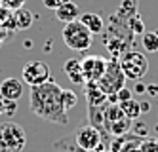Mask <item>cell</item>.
I'll return each instance as SVG.
<instances>
[{
	"label": "cell",
	"instance_id": "6da1fadb",
	"mask_svg": "<svg viewBox=\"0 0 158 152\" xmlns=\"http://www.w3.org/2000/svg\"><path fill=\"white\" fill-rule=\"evenodd\" d=\"M31 109L42 120L53 124L69 122V116H67L63 105V88H59L52 80L31 88Z\"/></svg>",
	"mask_w": 158,
	"mask_h": 152
},
{
	"label": "cell",
	"instance_id": "7a4b0ae2",
	"mask_svg": "<svg viewBox=\"0 0 158 152\" xmlns=\"http://www.w3.org/2000/svg\"><path fill=\"white\" fill-rule=\"evenodd\" d=\"M61 36H63L65 46L73 51H86V50H89V46L94 42V34L82 25L80 19L65 23Z\"/></svg>",
	"mask_w": 158,
	"mask_h": 152
},
{
	"label": "cell",
	"instance_id": "3957f363",
	"mask_svg": "<svg viewBox=\"0 0 158 152\" xmlns=\"http://www.w3.org/2000/svg\"><path fill=\"white\" fill-rule=\"evenodd\" d=\"M27 145L25 129L15 122L0 124V152H23Z\"/></svg>",
	"mask_w": 158,
	"mask_h": 152
},
{
	"label": "cell",
	"instance_id": "277c9868",
	"mask_svg": "<svg viewBox=\"0 0 158 152\" xmlns=\"http://www.w3.org/2000/svg\"><path fill=\"white\" fill-rule=\"evenodd\" d=\"M126 80H141L149 71V59L141 51H126L118 57Z\"/></svg>",
	"mask_w": 158,
	"mask_h": 152
},
{
	"label": "cell",
	"instance_id": "5b68a950",
	"mask_svg": "<svg viewBox=\"0 0 158 152\" xmlns=\"http://www.w3.org/2000/svg\"><path fill=\"white\" fill-rule=\"evenodd\" d=\"M124 82H126V76H124V72H122L120 61L118 59H110L109 65H107L105 74L97 80V84L107 95H114L120 88H124Z\"/></svg>",
	"mask_w": 158,
	"mask_h": 152
},
{
	"label": "cell",
	"instance_id": "8992f818",
	"mask_svg": "<svg viewBox=\"0 0 158 152\" xmlns=\"http://www.w3.org/2000/svg\"><path fill=\"white\" fill-rule=\"evenodd\" d=\"M21 80L23 84L32 86H40L44 82L52 80V72H50V67L48 63L44 61H29L23 65V71H21Z\"/></svg>",
	"mask_w": 158,
	"mask_h": 152
},
{
	"label": "cell",
	"instance_id": "52a82bcc",
	"mask_svg": "<svg viewBox=\"0 0 158 152\" xmlns=\"http://www.w3.org/2000/svg\"><path fill=\"white\" fill-rule=\"evenodd\" d=\"M76 145L80 146L82 150L86 152H92L95 148L101 146V141H103V135L99 133L97 127H94L92 124H86V125H80L78 129L73 133Z\"/></svg>",
	"mask_w": 158,
	"mask_h": 152
},
{
	"label": "cell",
	"instance_id": "ba28073f",
	"mask_svg": "<svg viewBox=\"0 0 158 152\" xmlns=\"http://www.w3.org/2000/svg\"><path fill=\"white\" fill-rule=\"evenodd\" d=\"M80 61H82V74H84L86 82H97L105 74L107 65H109V61L101 55H88Z\"/></svg>",
	"mask_w": 158,
	"mask_h": 152
},
{
	"label": "cell",
	"instance_id": "9c48e42d",
	"mask_svg": "<svg viewBox=\"0 0 158 152\" xmlns=\"http://www.w3.org/2000/svg\"><path fill=\"white\" fill-rule=\"evenodd\" d=\"M0 95L6 97V99H12V101H17L23 95V80L19 78H4L0 82Z\"/></svg>",
	"mask_w": 158,
	"mask_h": 152
},
{
	"label": "cell",
	"instance_id": "30bf717a",
	"mask_svg": "<svg viewBox=\"0 0 158 152\" xmlns=\"http://www.w3.org/2000/svg\"><path fill=\"white\" fill-rule=\"evenodd\" d=\"M86 99H88V107H101L105 105L109 95L99 88L97 82H86Z\"/></svg>",
	"mask_w": 158,
	"mask_h": 152
},
{
	"label": "cell",
	"instance_id": "8fae6325",
	"mask_svg": "<svg viewBox=\"0 0 158 152\" xmlns=\"http://www.w3.org/2000/svg\"><path fill=\"white\" fill-rule=\"evenodd\" d=\"M80 8H78V4H74L73 0H69V2L61 4L57 10H55V17H57L59 21L63 23H71V21H76L78 17H80Z\"/></svg>",
	"mask_w": 158,
	"mask_h": 152
},
{
	"label": "cell",
	"instance_id": "7c38bea8",
	"mask_svg": "<svg viewBox=\"0 0 158 152\" xmlns=\"http://www.w3.org/2000/svg\"><path fill=\"white\" fill-rule=\"evenodd\" d=\"M65 74L69 76L73 84H86V78L82 74V61L80 59H67L63 65Z\"/></svg>",
	"mask_w": 158,
	"mask_h": 152
},
{
	"label": "cell",
	"instance_id": "4fadbf2b",
	"mask_svg": "<svg viewBox=\"0 0 158 152\" xmlns=\"http://www.w3.org/2000/svg\"><path fill=\"white\" fill-rule=\"evenodd\" d=\"M80 23L92 32V34H101L105 29V23H103V17L99 14H92V11H86V14H80Z\"/></svg>",
	"mask_w": 158,
	"mask_h": 152
},
{
	"label": "cell",
	"instance_id": "5bb4252c",
	"mask_svg": "<svg viewBox=\"0 0 158 152\" xmlns=\"http://www.w3.org/2000/svg\"><path fill=\"white\" fill-rule=\"evenodd\" d=\"M32 19H35V14L29 10H23V8H19L14 11V27L19 29V31H25L32 25Z\"/></svg>",
	"mask_w": 158,
	"mask_h": 152
},
{
	"label": "cell",
	"instance_id": "9a60e30c",
	"mask_svg": "<svg viewBox=\"0 0 158 152\" xmlns=\"http://www.w3.org/2000/svg\"><path fill=\"white\" fill-rule=\"evenodd\" d=\"M131 129V120L128 118V116H124V118L116 120V122H112L107 125V133L112 135V137H122V135H126L128 131Z\"/></svg>",
	"mask_w": 158,
	"mask_h": 152
},
{
	"label": "cell",
	"instance_id": "2e32d148",
	"mask_svg": "<svg viewBox=\"0 0 158 152\" xmlns=\"http://www.w3.org/2000/svg\"><path fill=\"white\" fill-rule=\"evenodd\" d=\"M118 105H120V109L124 110V114H126L130 120H137L139 116L143 114V112H141V105H139L137 101H133V97L128 99V101H122V103H118Z\"/></svg>",
	"mask_w": 158,
	"mask_h": 152
},
{
	"label": "cell",
	"instance_id": "e0dca14e",
	"mask_svg": "<svg viewBox=\"0 0 158 152\" xmlns=\"http://www.w3.org/2000/svg\"><path fill=\"white\" fill-rule=\"evenodd\" d=\"M141 44H143V50L147 53H156L158 51V31L156 32H145L143 38H141Z\"/></svg>",
	"mask_w": 158,
	"mask_h": 152
},
{
	"label": "cell",
	"instance_id": "ac0fdd59",
	"mask_svg": "<svg viewBox=\"0 0 158 152\" xmlns=\"http://www.w3.org/2000/svg\"><path fill=\"white\" fill-rule=\"evenodd\" d=\"M15 112H17V101L0 95V118H12Z\"/></svg>",
	"mask_w": 158,
	"mask_h": 152
},
{
	"label": "cell",
	"instance_id": "d6986e66",
	"mask_svg": "<svg viewBox=\"0 0 158 152\" xmlns=\"http://www.w3.org/2000/svg\"><path fill=\"white\" fill-rule=\"evenodd\" d=\"M57 148H59V152H86V150H82L80 146L76 145V141H74L73 135H69L67 139H63V141L57 145Z\"/></svg>",
	"mask_w": 158,
	"mask_h": 152
},
{
	"label": "cell",
	"instance_id": "ffe728a7",
	"mask_svg": "<svg viewBox=\"0 0 158 152\" xmlns=\"http://www.w3.org/2000/svg\"><path fill=\"white\" fill-rule=\"evenodd\" d=\"M76 103H78L76 93L71 91V89H63V105H65V110L69 112L73 107H76Z\"/></svg>",
	"mask_w": 158,
	"mask_h": 152
},
{
	"label": "cell",
	"instance_id": "44dd1931",
	"mask_svg": "<svg viewBox=\"0 0 158 152\" xmlns=\"http://www.w3.org/2000/svg\"><path fill=\"white\" fill-rule=\"evenodd\" d=\"M0 4H2L6 10H19V8H23L25 4V0H0Z\"/></svg>",
	"mask_w": 158,
	"mask_h": 152
},
{
	"label": "cell",
	"instance_id": "7402d4cb",
	"mask_svg": "<svg viewBox=\"0 0 158 152\" xmlns=\"http://www.w3.org/2000/svg\"><path fill=\"white\" fill-rule=\"evenodd\" d=\"M114 97H116V101H118V103L128 101V99H131V89H128L126 86H124V88H120V89L114 93Z\"/></svg>",
	"mask_w": 158,
	"mask_h": 152
},
{
	"label": "cell",
	"instance_id": "603a6c76",
	"mask_svg": "<svg viewBox=\"0 0 158 152\" xmlns=\"http://www.w3.org/2000/svg\"><path fill=\"white\" fill-rule=\"evenodd\" d=\"M139 152H158V141H152V139L145 141L141 145V150Z\"/></svg>",
	"mask_w": 158,
	"mask_h": 152
},
{
	"label": "cell",
	"instance_id": "cb8c5ba5",
	"mask_svg": "<svg viewBox=\"0 0 158 152\" xmlns=\"http://www.w3.org/2000/svg\"><path fill=\"white\" fill-rule=\"evenodd\" d=\"M42 2H44V6H46V8H50V10H57L61 4L69 2V0H42Z\"/></svg>",
	"mask_w": 158,
	"mask_h": 152
},
{
	"label": "cell",
	"instance_id": "d4e9b609",
	"mask_svg": "<svg viewBox=\"0 0 158 152\" xmlns=\"http://www.w3.org/2000/svg\"><path fill=\"white\" fill-rule=\"evenodd\" d=\"M141 105V112H149L151 110V105L149 103H139Z\"/></svg>",
	"mask_w": 158,
	"mask_h": 152
},
{
	"label": "cell",
	"instance_id": "484cf974",
	"mask_svg": "<svg viewBox=\"0 0 158 152\" xmlns=\"http://www.w3.org/2000/svg\"><path fill=\"white\" fill-rule=\"evenodd\" d=\"M147 89H149V93H151V95H156V93H158V86H156V84H154V86H149Z\"/></svg>",
	"mask_w": 158,
	"mask_h": 152
},
{
	"label": "cell",
	"instance_id": "4316f807",
	"mask_svg": "<svg viewBox=\"0 0 158 152\" xmlns=\"http://www.w3.org/2000/svg\"><path fill=\"white\" fill-rule=\"evenodd\" d=\"M145 89H147V88H145L143 84H137V86H135V93H143Z\"/></svg>",
	"mask_w": 158,
	"mask_h": 152
},
{
	"label": "cell",
	"instance_id": "83f0119b",
	"mask_svg": "<svg viewBox=\"0 0 158 152\" xmlns=\"http://www.w3.org/2000/svg\"><path fill=\"white\" fill-rule=\"evenodd\" d=\"M92 152H110L109 148H103V146H99V148H95V150H92Z\"/></svg>",
	"mask_w": 158,
	"mask_h": 152
}]
</instances>
